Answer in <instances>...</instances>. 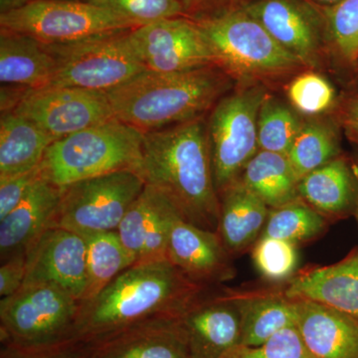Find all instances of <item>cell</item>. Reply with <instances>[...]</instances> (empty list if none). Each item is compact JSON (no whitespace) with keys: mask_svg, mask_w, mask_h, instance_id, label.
<instances>
[{"mask_svg":"<svg viewBox=\"0 0 358 358\" xmlns=\"http://www.w3.org/2000/svg\"><path fill=\"white\" fill-rule=\"evenodd\" d=\"M203 291L169 260L134 264L80 303L71 341L84 346L147 320L180 317Z\"/></svg>","mask_w":358,"mask_h":358,"instance_id":"6da1fadb","label":"cell"},{"mask_svg":"<svg viewBox=\"0 0 358 358\" xmlns=\"http://www.w3.org/2000/svg\"><path fill=\"white\" fill-rule=\"evenodd\" d=\"M138 173L166 195L187 222L217 232L220 197L201 120L143 134Z\"/></svg>","mask_w":358,"mask_h":358,"instance_id":"7a4b0ae2","label":"cell"},{"mask_svg":"<svg viewBox=\"0 0 358 358\" xmlns=\"http://www.w3.org/2000/svg\"><path fill=\"white\" fill-rule=\"evenodd\" d=\"M227 85L214 66L182 73L145 70L106 94L115 119L147 134L200 119Z\"/></svg>","mask_w":358,"mask_h":358,"instance_id":"3957f363","label":"cell"},{"mask_svg":"<svg viewBox=\"0 0 358 358\" xmlns=\"http://www.w3.org/2000/svg\"><path fill=\"white\" fill-rule=\"evenodd\" d=\"M143 134L117 119L54 141L40 164L42 178L62 188L115 171L138 173Z\"/></svg>","mask_w":358,"mask_h":358,"instance_id":"277c9868","label":"cell"},{"mask_svg":"<svg viewBox=\"0 0 358 358\" xmlns=\"http://www.w3.org/2000/svg\"><path fill=\"white\" fill-rule=\"evenodd\" d=\"M0 27L44 44H64L138 25L86 0H27L2 10Z\"/></svg>","mask_w":358,"mask_h":358,"instance_id":"5b68a950","label":"cell"},{"mask_svg":"<svg viewBox=\"0 0 358 358\" xmlns=\"http://www.w3.org/2000/svg\"><path fill=\"white\" fill-rule=\"evenodd\" d=\"M80 303L54 285H23L0 301L2 345L46 348L72 343Z\"/></svg>","mask_w":358,"mask_h":358,"instance_id":"8992f818","label":"cell"},{"mask_svg":"<svg viewBox=\"0 0 358 358\" xmlns=\"http://www.w3.org/2000/svg\"><path fill=\"white\" fill-rule=\"evenodd\" d=\"M216 65L238 77L274 76L300 67L301 59L278 43L247 11L199 23Z\"/></svg>","mask_w":358,"mask_h":358,"instance_id":"52a82bcc","label":"cell"},{"mask_svg":"<svg viewBox=\"0 0 358 358\" xmlns=\"http://www.w3.org/2000/svg\"><path fill=\"white\" fill-rule=\"evenodd\" d=\"M129 31L71 43L46 44L56 63L51 87L108 92L145 72L147 69L134 51Z\"/></svg>","mask_w":358,"mask_h":358,"instance_id":"ba28073f","label":"cell"},{"mask_svg":"<svg viewBox=\"0 0 358 358\" xmlns=\"http://www.w3.org/2000/svg\"><path fill=\"white\" fill-rule=\"evenodd\" d=\"M145 186L140 174L133 171L71 183L61 188L50 228H62L84 237L115 231Z\"/></svg>","mask_w":358,"mask_h":358,"instance_id":"9c48e42d","label":"cell"},{"mask_svg":"<svg viewBox=\"0 0 358 358\" xmlns=\"http://www.w3.org/2000/svg\"><path fill=\"white\" fill-rule=\"evenodd\" d=\"M265 96L262 89L250 88L224 96L214 107L207 136L219 195L239 179L257 154V122Z\"/></svg>","mask_w":358,"mask_h":358,"instance_id":"30bf717a","label":"cell"},{"mask_svg":"<svg viewBox=\"0 0 358 358\" xmlns=\"http://www.w3.org/2000/svg\"><path fill=\"white\" fill-rule=\"evenodd\" d=\"M13 110L54 141L115 119L106 92L75 87L27 89Z\"/></svg>","mask_w":358,"mask_h":358,"instance_id":"8fae6325","label":"cell"},{"mask_svg":"<svg viewBox=\"0 0 358 358\" xmlns=\"http://www.w3.org/2000/svg\"><path fill=\"white\" fill-rule=\"evenodd\" d=\"M129 39L148 71L182 73L216 65L201 28L182 18H167L138 26Z\"/></svg>","mask_w":358,"mask_h":358,"instance_id":"7c38bea8","label":"cell"},{"mask_svg":"<svg viewBox=\"0 0 358 358\" xmlns=\"http://www.w3.org/2000/svg\"><path fill=\"white\" fill-rule=\"evenodd\" d=\"M26 254L24 284L47 282L83 300L87 286L86 238L62 228H48Z\"/></svg>","mask_w":358,"mask_h":358,"instance_id":"4fadbf2b","label":"cell"},{"mask_svg":"<svg viewBox=\"0 0 358 358\" xmlns=\"http://www.w3.org/2000/svg\"><path fill=\"white\" fill-rule=\"evenodd\" d=\"M180 317H159L83 346L87 358H190Z\"/></svg>","mask_w":358,"mask_h":358,"instance_id":"5bb4252c","label":"cell"},{"mask_svg":"<svg viewBox=\"0 0 358 358\" xmlns=\"http://www.w3.org/2000/svg\"><path fill=\"white\" fill-rule=\"evenodd\" d=\"M178 214L166 195L145 185L115 230L134 264L167 260L169 231Z\"/></svg>","mask_w":358,"mask_h":358,"instance_id":"9a60e30c","label":"cell"},{"mask_svg":"<svg viewBox=\"0 0 358 358\" xmlns=\"http://www.w3.org/2000/svg\"><path fill=\"white\" fill-rule=\"evenodd\" d=\"M217 232L187 222L180 214L169 231L166 258L192 281L205 285L229 280L233 270Z\"/></svg>","mask_w":358,"mask_h":358,"instance_id":"2e32d148","label":"cell"},{"mask_svg":"<svg viewBox=\"0 0 358 358\" xmlns=\"http://www.w3.org/2000/svg\"><path fill=\"white\" fill-rule=\"evenodd\" d=\"M190 358H221L240 343L241 317L228 294L199 296L180 315Z\"/></svg>","mask_w":358,"mask_h":358,"instance_id":"e0dca14e","label":"cell"},{"mask_svg":"<svg viewBox=\"0 0 358 358\" xmlns=\"http://www.w3.org/2000/svg\"><path fill=\"white\" fill-rule=\"evenodd\" d=\"M296 301V329L310 358H358V320L315 301Z\"/></svg>","mask_w":358,"mask_h":358,"instance_id":"ac0fdd59","label":"cell"},{"mask_svg":"<svg viewBox=\"0 0 358 358\" xmlns=\"http://www.w3.org/2000/svg\"><path fill=\"white\" fill-rule=\"evenodd\" d=\"M282 293L291 300L315 301L358 320V249L341 262L296 275Z\"/></svg>","mask_w":358,"mask_h":358,"instance_id":"d6986e66","label":"cell"},{"mask_svg":"<svg viewBox=\"0 0 358 358\" xmlns=\"http://www.w3.org/2000/svg\"><path fill=\"white\" fill-rule=\"evenodd\" d=\"M60 197L61 188L41 176L20 205L0 220L1 262L27 252L51 227Z\"/></svg>","mask_w":358,"mask_h":358,"instance_id":"ffe728a7","label":"cell"},{"mask_svg":"<svg viewBox=\"0 0 358 358\" xmlns=\"http://www.w3.org/2000/svg\"><path fill=\"white\" fill-rule=\"evenodd\" d=\"M55 59L46 44L18 33L0 32V82L29 90L49 88Z\"/></svg>","mask_w":358,"mask_h":358,"instance_id":"44dd1931","label":"cell"},{"mask_svg":"<svg viewBox=\"0 0 358 358\" xmlns=\"http://www.w3.org/2000/svg\"><path fill=\"white\" fill-rule=\"evenodd\" d=\"M219 196V237L228 253H241L261 237L270 208L239 179Z\"/></svg>","mask_w":358,"mask_h":358,"instance_id":"7402d4cb","label":"cell"},{"mask_svg":"<svg viewBox=\"0 0 358 358\" xmlns=\"http://www.w3.org/2000/svg\"><path fill=\"white\" fill-rule=\"evenodd\" d=\"M285 49L308 63L317 47V28L294 0H259L246 8Z\"/></svg>","mask_w":358,"mask_h":358,"instance_id":"603a6c76","label":"cell"},{"mask_svg":"<svg viewBox=\"0 0 358 358\" xmlns=\"http://www.w3.org/2000/svg\"><path fill=\"white\" fill-rule=\"evenodd\" d=\"M227 294L241 317L239 345H261L282 329L296 324V301L284 293Z\"/></svg>","mask_w":358,"mask_h":358,"instance_id":"cb8c5ba5","label":"cell"},{"mask_svg":"<svg viewBox=\"0 0 358 358\" xmlns=\"http://www.w3.org/2000/svg\"><path fill=\"white\" fill-rule=\"evenodd\" d=\"M53 138L13 110L0 119V178L28 173L41 164Z\"/></svg>","mask_w":358,"mask_h":358,"instance_id":"d4e9b609","label":"cell"},{"mask_svg":"<svg viewBox=\"0 0 358 358\" xmlns=\"http://www.w3.org/2000/svg\"><path fill=\"white\" fill-rule=\"evenodd\" d=\"M242 174V182L270 209L300 196V180L286 155L260 150L249 160Z\"/></svg>","mask_w":358,"mask_h":358,"instance_id":"484cf974","label":"cell"},{"mask_svg":"<svg viewBox=\"0 0 358 358\" xmlns=\"http://www.w3.org/2000/svg\"><path fill=\"white\" fill-rule=\"evenodd\" d=\"M352 176L345 160H331L301 179L299 194L322 215H341L352 205Z\"/></svg>","mask_w":358,"mask_h":358,"instance_id":"4316f807","label":"cell"},{"mask_svg":"<svg viewBox=\"0 0 358 358\" xmlns=\"http://www.w3.org/2000/svg\"><path fill=\"white\" fill-rule=\"evenodd\" d=\"M85 238L87 242V286L82 301L94 298L117 275L134 265L133 257L124 248L115 231Z\"/></svg>","mask_w":358,"mask_h":358,"instance_id":"83f0119b","label":"cell"},{"mask_svg":"<svg viewBox=\"0 0 358 358\" xmlns=\"http://www.w3.org/2000/svg\"><path fill=\"white\" fill-rule=\"evenodd\" d=\"M326 224L320 212L298 199L270 209L261 237L277 238L294 245L303 243L322 234Z\"/></svg>","mask_w":358,"mask_h":358,"instance_id":"f1b7e54d","label":"cell"},{"mask_svg":"<svg viewBox=\"0 0 358 358\" xmlns=\"http://www.w3.org/2000/svg\"><path fill=\"white\" fill-rule=\"evenodd\" d=\"M336 154L338 141L333 131L324 124H310L303 126L287 157L301 180L333 160Z\"/></svg>","mask_w":358,"mask_h":358,"instance_id":"f546056e","label":"cell"},{"mask_svg":"<svg viewBox=\"0 0 358 358\" xmlns=\"http://www.w3.org/2000/svg\"><path fill=\"white\" fill-rule=\"evenodd\" d=\"M303 128L287 106L266 95L258 114V145L261 150L288 155Z\"/></svg>","mask_w":358,"mask_h":358,"instance_id":"4dcf8cb0","label":"cell"},{"mask_svg":"<svg viewBox=\"0 0 358 358\" xmlns=\"http://www.w3.org/2000/svg\"><path fill=\"white\" fill-rule=\"evenodd\" d=\"M252 255L257 270L272 281L291 277L298 265L296 245L277 238H259Z\"/></svg>","mask_w":358,"mask_h":358,"instance_id":"1f68e13d","label":"cell"},{"mask_svg":"<svg viewBox=\"0 0 358 358\" xmlns=\"http://www.w3.org/2000/svg\"><path fill=\"white\" fill-rule=\"evenodd\" d=\"M110 9L136 25L143 26L167 18H174L182 11L180 0H86Z\"/></svg>","mask_w":358,"mask_h":358,"instance_id":"d6a6232c","label":"cell"},{"mask_svg":"<svg viewBox=\"0 0 358 358\" xmlns=\"http://www.w3.org/2000/svg\"><path fill=\"white\" fill-rule=\"evenodd\" d=\"M221 358H310L296 327L274 334L259 345H237Z\"/></svg>","mask_w":358,"mask_h":358,"instance_id":"836d02e7","label":"cell"},{"mask_svg":"<svg viewBox=\"0 0 358 358\" xmlns=\"http://www.w3.org/2000/svg\"><path fill=\"white\" fill-rule=\"evenodd\" d=\"M288 96L296 110L306 115H317L331 107L334 92L320 75L305 73L294 78L288 87Z\"/></svg>","mask_w":358,"mask_h":358,"instance_id":"e575fe53","label":"cell"},{"mask_svg":"<svg viewBox=\"0 0 358 358\" xmlns=\"http://www.w3.org/2000/svg\"><path fill=\"white\" fill-rule=\"evenodd\" d=\"M334 43L346 58L357 59L358 52V0H341L329 14Z\"/></svg>","mask_w":358,"mask_h":358,"instance_id":"d590c367","label":"cell"},{"mask_svg":"<svg viewBox=\"0 0 358 358\" xmlns=\"http://www.w3.org/2000/svg\"><path fill=\"white\" fill-rule=\"evenodd\" d=\"M41 176L39 166L28 173L0 178V220L20 205Z\"/></svg>","mask_w":358,"mask_h":358,"instance_id":"8d00e7d4","label":"cell"},{"mask_svg":"<svg viewBox=\"0 0 358 358\" xmlns=\"http://www.w3.org/2000/svg\"><path fill=\"white\" fill-rule=\"evenodd\" d=\"M82 353H83V346L74 343L46 346V348L3 345L0 358H78Z\"/></svg>","mask_w":358,"mask_h":358,"instance_id":"74e56055","label":"cell"},{"mask_svg":"<svg viewBox=\"0 0 358 358\" xmlns=\"http://www.w3.org/2000/svg\"><path fill=\"white\" fill-rule=\"evenodd\" d=\"M27 270V254L20 253L2 262L0 268V296H13L24 284Z\"/></svg>","mask_w":358,"mask_h":358,"instance_id":"f35d334b","label":"cell"},{"mask_svg":"<svg viewBox=\"0 0 358 358\" xmlns=\"http://www.w3.org/2000/svg\"><path fill=\"white\" fill-rule=\"evenodd\" d=\"M348 117L350 122H357L358 124V98L353 101L348 107Z\"/></svg>","mask_w":358,"mask_h":358,"instance_id":"ab89813d","label":"cell"},{"mask_svg":"<svg viewBox=\"0 0 358 358\" xmlns=\"http://www.w3.org/2000/svg\"><path fill=\"white\" fill-rule=\"evenodd\" d=\"M350 134H352V138H355V141L358 143V124L357 122H350Z\"/></svg>","mask_w":358,"mask_h":358,"instance_id":"60d3db41","label":"cell"},{"mask_svg":"<svg viewBox=\"0 0 358 358\" xmlns=\"http://www.w3.org/2000/svg\"><path fill=\"white\" fill-rule=\"evenodd\" d=\"M353 176H355V182H357V218H358V166H355V171H353Z\"/></svg>","mask_w":358,"mask_h":358,"instance_id":"b9f144b4","label":"cell"},{"mask_svg":"<svg viewBox=\"0 0 358 358\" xmlns=\"http://www.w3.org/2000/svg\"><path fill=\"white\" fill-rule=\"evenodd\" d=\"M11 1H13V0H1L2 10L6 9V7L11 3Z\"/></svg>","mask_w":358,"mask_h":358,"instance_id":"7bdbcfd3","label":"cell"},{"mask_svg":"<svg viewBox=\"0 0 358 358\" xmlns=\"http://www.w3.org/2000/svg\"><path fill=\"white\" fill-rule=\"evenodd\" d=\"M320 1H324V2H329V3H333V2H338L339 1H341V0H320Z\"/></svg>","mask_w":358,"mask_h":358,"instance_id":"ee69618b","label":"cell"},{"mask_svg":"<svg viewBox=\"0 0 358 358\" xmlns=\"http://www.w3.org/2000/svg\"><path fill=\"white\" fill-rule=\"evenodd\" d=\"M193 1H194V0H185V6H188V4L192 3Z\"/></svg>","mask_w":358,"mask_h":358,"instance_id":"f6af8a7d","label":"cell"},{"mask_svg":"<svg viewBox=\"0 0 358 358\" xmlns=\"http://www.w3.org/2000/svg\"><path fill=\"white\" fill-rule=\"evenodd\" d=\"M78 358H87L86 357H85V355H84V350H83V353H82V355H80V357H78Z\"/></svg>","mask_w":358,"mask_h":358,"instance_id":"bcb514c9","label":"cell"},{"mask_svg":"<svg viewBox=\"0 0 358 358\" xmlns=\"http://www.w3.org/2000/svg\"><path fill=\"white\" fill-rule=\"evenodd\" d=\"M357 59H358V52H357Z\"/></svg>","mask_w":358,"mask_h":358,"instance_id":"7dc6e473","label":"cell"},{"mask_svg":"<svg viewBox=\"0 0 358 358\" xmlns=\"http://www.w3.org/2000/svg\"><path fill=\"white\" fill-rule=\"evenodd\" d=\"M357 98H358V96H357Z\"/></svg>","mask_w":358,"mask_h":358,"instance_id":"c3c4849f","label":"cell"}]
</instances>
